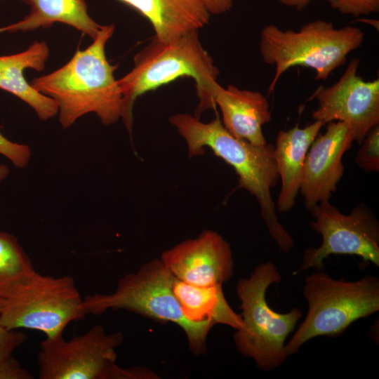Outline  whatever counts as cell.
<instances>
[{
	"label": "cell",
	"mask_w": 379,
	"mask_h": 379,
	"mask_svg": "<svg viewBox=\"0 0 379 379\" xmlns=\"http://www.w3.org/2000/svg\"><path fill=\"white\" fill-rule=\"evenodd\" d=\"M173 291L184 316L193 322L210 321L235 330L242 326L241 314L236 313L227 302L222 285L199 287L174 278Z\"/></svg>",
	"instance_id": "d6986e66"
},
{
	"label": "cell",
	"mask_w": 379,
	"mask_h": 379,
	"mask_svg": "<svg viewBox=\"0 0 379 379\" xmlns=\"http://www.w3.org/2000/svg\"><path fill=\"white\" fill-rule=\"evenodd\" d=\"M324 124L314 121L303 128L298 124L287 131H279L274 146V158L281 180L277 208L281 213L290 211L301 185L307 152Z\"/></svg>",
	"instance_id": "2e32d148"
},
{
	"label": "cell",
	"mask_w": 379,
	"mask_h": 379,
	"mask_svg": "<svg viewBox=\"0 0 379 379\" xmlns=\"http://www.w3.org/2000/svg\"><path fill=\"white\" fill-rule=\"evenodd\" d=\"M36 272L18 239L0 231V299L13 298Z\"/></svg>",
	"instance_id": "ffe728a7"
},
{
	"label": "cell",
	"mask_w": 379,
	"mask_h": 379,
	"mask_svg": "<svg viewBox=\"0 0 379 379\" xmlns=\"http://www.w3.org/2000/svg\"><path fill=\"white\" fill-rule=\"evenodd\" d=\"M281 279L277 266L269 261L259 264L249 277L239 279L236 286L242 326L234 333V342L241 354L253 359L264 371H270L286 361V338L302 317L298 308L278 313L268 305L267 290Z\"/></svg>",
	"instance_id": "52a82bcc"
},
{
	"label": "cell",
	"mask_w": 379,
	"mask_h": 379,
	"mask_svg": "<svg viewBox=\"0 0 379 379\" xmlns=\"http://www.w3.org/2000/svg\"><path fill=\"white\" fill-rule=\"evenodd\" d=\"M27 336L18 330H8L0 324V359L13 354Z\"/></svg>",
	"instance_id": "603a6c76"
},
{
	"label": "cell",
	"mask_w": 379,
	"mask_h": 379,
	"mask_svg": "<svg viewBox=\"0 0 379 379\" xmlns=\"http://www.w3.org/2000/svg\"><path fill=\"white\" fill-rule=\"evenodd\" d=\"M160 259L175 278L199 287L222 285L234 272L230 245L208 230L164 251Z\"/></svg>",
	"instance_id": "7c38bea8"
},
{
	"label": "cell",
	"mask_w": 379,
	"mask_h": 379,
	"mask_svg": "<svg viewBox=\"0 0 379 379\" xmlns=\"http://www.w3.org/2000/svg\"><path fill=\"white\" fill-rule=\"evenodd\" d=\"M281 4L291 6L294 7L297 10H302L310 2L311 0H277Z\"/></svg>",
	"instance_id": "484cf974"
},
{
	"label": "cell",
	"mask_w": 379,
	"mask_h": 379,
	"mask_svg": "<svg viewBox=\"0 0 379 379\" xmlns=\"http://www.w3.org/2000/svg\"><path fill=\"white\" fill-rule=\"evenodd\" d=\"M114 31V25H102L89 46L78 48L59 69L32 80L31 85L36 90L56 102L63 128L91 113L106 126L121 119L123 95L114 74L117 66L108 61L105 53Z\"/></svg>",
	"instance_id": "7a4b0ae2"
},
{
	"label": "cell",
	"mask_w": 379,
	"mask_h": 379,
	"mask_svg": "<svg viewBox=\"0 0 379 379\" xmlns=\"http://www.w3.org/2000/svg\"><path fill=\"white\" fill-rule=\"evenodd\" d=\"M139 12L152 25L154 37L161 41L175 39L199 30L210 13L201 0H117Z\"/></svg>",
	"instance_id": "e0dca14e"
},
{
	"label": "cell",
	"mask_w": 379,
	"mask_h": 379,
	"mask_svg": "<svg viewBox=\"0 0 379 379\" xmlns=\"http://www.w3.org/2000/svg\"><path fill=\"white\" fill-rule=\"evenodd\" d=\"M5 302H6V300L0 299V312H1V311L2 310V309H3L4 306Z\"/></svg>",
	"instance_id": "83f0119b"
},
{
	"label": "cell",
	"mask_w": 379,
	"mask_h": 379,
	"mask_svg": "<svg viewBox=\"0 0 379 379\" xmlns=\"http://www.w3.org/2000/svg\"><path fill=\"white\" fill-rule=\"evenodd\" d=\"M33 375L23 368L13 354L0 359V379H32Z\"/></svg>",
	"instance_id": "cb8c5ba5"
},
{
	"label": "cell",
	"mask_w": 379,
	"mask_h": 379,
	"mask_svg": "<svg viewBox=\"0 0 379 379\" xmlns=\"http://www.w3.org/2000/svg\"><path fill=\"white\" fill-rule=\"evenodd\" d=\"M86 314L83 298L69 275L54 277L38 272L0 312V324L8 330L32 329L46 338L63 335L67 325Z\"/></svg>",
	"instance_id": "9c48e42d"
},
{
	"label": "cell",
	"mask_w": 379,
	"mask_h": 379,
	"mask_svg": "<svg viewBox=\"0 0 379 379\" xmlns=\"http://www.w3.org/2000/svg\"><path fill=\"white\" fill-rule=\"evenodd\" d=\"M359 63V58L352 59L336 83L319 86L311 98L318 101L312 112L314 121L324 125L345 123L353 141L361 145L367 133L379 124V80L364 81L357 74Z\"/></svg>",
	"instance_id": "8fae6325"
},
{
	"label": "cell",
	"mask_w": 379,
	"mask_h": 379,
	"mask_svg": "<svg viewBox=\"0 0 379 379\" xmlns=\"http://www.w3.org/2000/svg\"><path fill=\"white\" fill-rule=\"evenodd\" d=\"M11 170L9 167L0 162V183L5 180L9 175Z\"/></svg>",
	"instance_id": "4316f807"
},
{
	"label": "cell",
	"mask_w": 379,
	"mask_h": 379,
	"mask_svg": "<svg viewBox=\"0 0 379 379\" xmlns=\"http://www.w3.org/2000/svg\"><path fill=\"white\" fill-rule=\"evenodd\" d=\"M169 121L185 140L189 157L203 155L208 147L233 167L239 176V187L257 199L270 236L281 251L288 253L294 239L279 221L271 194L279 180L274 145H257L238 139L219 118L205 123L194 115L181 113L170 117Z\"/></svg>",
	"instance_id": "6da1fadb"
},
{
	"label": "cell",
	"mask_w": 379,
	"mask_h": 379,
	"mask_svg": "<svg viewBox=\"0 0 379 379\" xmlns=\"http://www.w3.org/2000/svg\"><path fill=\"white\" fill-rule=\"evenodd\" d=\"M326 124L325 133L315 138L305 160L300 192L307 209L329 200L336 192L344 173L343 154L354 142L345 123L331 121Z\"/></svg>",
	"instance_id": "4fadbf2b"
},
{
	"label": "cell",
	"mask_w": 379,
	"mask_h": 379,
	"mask_svg": "<svg viewBox=\"0 0 379 379\" xmlns=\"http://www.w3.org/2000/svg\"><path fill=\"white\" fill-rule=\"evenodd\" d=\"M358 149L355 161L366 173L379 171V124L366 135Z\"/></svg>",
	"instance_id": "44dd1931"
},
{
	"label": "cell",
	"mask_w": 379,
	"mask_h": 379,
	"mask_svg": "<svg viewBox=\"0 0 379 379\" xmlns=\"http://www.w3.org/2000/svg\"><path fill=\"white\" fill-rule=\"evenodd\" d=\"M303 295L308 309L304 321L286 343L287 357L308 340L336 338L354 321L379 310V279L366 275L357 281L335 279L323 270L307 276Z\"/></svg>",
	"instance_id": "8992f818"
},
{
	"label": "cell",
	"mask_w": 379,
	"mask_h": 379,
	"mask_svg": "<svg viewBox=\"0 0 379 379\" xmlns=\"http://www.w3.org/2000/svg\"><path fill=\"white\" fill-rule=\"evenodd\" d=\"M208 12L213 15H220L230 11L234 0H201Z\"/></svg>",
	"instance_id": "d4e9b609"
},
{
	"label": "cell",
	"mask_w": 379,
	"mask_h": 379,
	"mask_svg": "<svg viewBox=\"0 0 379 379\" xmlns=\"http://www.w3.org/2000/svg\"><path fill=\"white\" fill-rule=\"evenodd\" d=\"M212 97L222 117V124L234 137L253 145L267 142L262 126L271 121L270 104L259 91L242 90L229 85L226 88L215 82Z\"/></svg>",
	"instance_id": "5bb4252c"
},
{
	"label": "cell",
	"mask_w": 379,
	"mask_h": 379,
	"mask_svg": "<svg viewBox=\"0 0 379 379\" xmlns=\"http://www.w3.org/2000/svg\"><path fill=\"white\" fill-rule=\"evenodd\" d=\"M49 56V48L44 41H34L25 51L0 56V88L27 104L41 121L58 115V106L51 98L36 90L25 79L24 71H42Z\"/></svg>",
	"instance_id": "9a60e30c"
},
{
	"label": "cell",
	"mask_w": 379,
	"mask_h": 379,
	"mask_svg": "<svg viewBox=\"0 0 379 379\" xmlns=\"http://www.w3.org/2000/svg\"><path fill=\"white\" fill-rule=\"evenodd\" d=\"M308 210L314 218L310 225L321 235L322 242L319 247L304 251L301 265L294 274L310 268L323 270L324 260L331 255H357L379 267V222L366 204L359 203L347 215L329 200Z\"/></svg>",
	"instance_id": "30bf717a"
},
{
	"label": "cell",
	"mask_w": 379,
	"mask_h": 379,
	"mask_svg": "<svg viewBox=\"0 0 379 379\" xmlns=\"http://www.w3.org/2000/svg\"><path fill=\"white\" fill-rule=\"evenodd\" d=\"M175 277L160 258L143 264L138 271L124 275L111 293H94L83 298L86 314H100L108 310H125L161 322H172L185 333L193 354L206 352L210 321L193 322L183 314L173 291Z\"/></svg>",
	"instance_id": "277c9868"
},
{
	"label": "cell",
	"mask_w": 379,
	"mask_h": 379,
	"mask_svg": "<svg viewBox=\"0 0 379 379\" xmlns=\"http://www.w3.org/2000/svg\"><path fill=\"white\" fill-rule=\"evenodd\" d=\"M330 6L347 15L358 17L379 11V0H326Z\"/></svg>",
	"instance_id": "7402d4cb"
},
{
	"label": "cell",
	"mask_w": 379,
	"mask_h": 379,
	"mask_svg": "<svg viewBox=\"0 0 379 379\" xmlns=\"http://www.w3.org/2000/svg\"><path fill=\"white\" fill-rule=\"evenodd\" d=\"M20 1L29 6V12L22 20L0 27V33L33 31L61 22L94 39L102 28L89 15L85 0Z\"/></svg>",
	"instance_id": "ac0fdd59"
},
{
	"label": "cell",
	"mask_w": 379,
	"mask_h": 379,
	"mask_svg": "<svg viewBox=\"0 0 379 379\" xmlns=\"http://www.w3.org/2000/svg\"><path fill=\"white\" fill-rule=\"evenodd\" d=\"M124 335L107 333L97 324L82 335L67 340L63 335L45 338L37 354L40 379H155L152 371L135 366L123 368L117 364V348Z\"/></svg>",
	"instance_id": "ba28073f"
},
{
	"label": "cell",
	"mask_w": 379,
	"mask_h": 379,
	"mask_svg": "<svg viewBox=\"0 0 379 379\" xmlns=\"http://www.w3.org/2000/svg\"><path fill=\"white\" fill-rule=\"evenodd\" d=\"M133 63V69L118 80L123 95L121 119L129 133L136 99L180 77H191L195 82L199 103L194 116L199 118L202 112L215 107L212 87L220 72L203 47L198 30L168 41L154 37L135 55Z\"/></svg>",
	"instance_id": "3957f363"
},
{
	"label": "cell",
	"mask_w": 379,
	"mask_h": 379,
	"mask_svg": "<svg viewBox=\"0 0 379 379\" xmlns=\"http://www.w3.org/2000/svg\"><path fill=\"white\" fill-rule=\"evenodd\" d=\"M364 39V32L357 27L336 29L331 22L320 19L298 31L283 30L274 25L265 26L260 33V52L266 64L275 66L268 93L281 75L295 66L312 69L316 80L326 79L345 62L350 53L361 46Z\"/></svg>",
	"instance_id": "5b68a950"
}]
</instances>
